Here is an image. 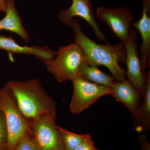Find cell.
Listing matches in <instances>:
<instances>
[{
    "instance_id": "obj_1",
    "label": "cell",
    "mask_w": 150,
    "mask_h": 150,
    "mask_svg": "<svg viewBox=\"0 0 150 150\" xmlns=\"http://www.w3.org/2000/svg\"><path fill=\"white\" fill-rule=\"evenodd\" d=\"M74 34V42L83 51L87 64L90 66L106 67L115 81L126 79V72L119 64L125 63L126 48L122 42L115 44H99L89 38L82 30L79 20L73 18L70 23Z\"/></svg>"
},
{
    "instance_id": "obj_2",
    "label": "cell",
    "mask_w": 150,
    "mask_h": 150,
    "mask_svg": "<svg viewBox=\"0 0 150 150\" xmlns=\"http://www.w3.org/2000/svg\"><path fill=\"white\" fill-rule=\"evenodd\" d=\"M19 109L28 122L56 117V103L36 79L11 81L7 83Z\"/></svg>"
},
{
    "instance_id": "obj_3",
    "label": "cell",
    "mask_w": 150,
    "mask_h": 150,
    "mask_svg": "<svg viewBox=\"0 0 150 150\" xmlns=\"http://www.w3.org/2000/svg\"><path fill=\"white\" fill-rule=\"evenodd\" d=\"M85 62L82 51L74 42L60 47L54 59L44 64L56 80L62 83L72 81L79 76L80 69Z\"/></svg>"
},
{
    "instance_id": "obj_4",
    "label": "cell",
    "mask_w": 150,
    "mask_h": 150,
    "mask_svg": "<svg viewBox=\"0 0 150 150\" xmlns=\"http://www.w3.org/2000/svg\"><path fill=\"white\" fill-rule=\"evenodd\" d=\"M0 110L5 118L8 132V150H13L29 128L30 123L19 109L7 84L0 88Z\"/></svg>"
},
{
    "instance_id": "obj_5",
    "label": "cell",
    "mask_w": 150,
    "mask_h": 150,
    "mask_svg": "<svg viewBox=\"0 0 150 150\" xmlns=\"http://www.w3.org/2000/svg\"><path fill=\"white\" fill-rule=\"evenodd\" d=\"M72 81L73 93L70 101L69 110L72 114H80L100 98L110 95V87L93 83L80 76Z\"/></svg>"
},
{
    "instance_id": "obj_6",
    "label": "cell",
    "mask_w": 150,
    "mask_h": 150,
    "mask_svg": "<svg viewBox=\"0 0 150 150\" xmlns=\"http://www.w3.org/2000/svg\"><path fill=\"white\" fill-rule=\"evenodd\" d=\"M56 117L38 118L30 122L36 150H65Z\"/></svg>"
},
{
    "instance_id": "obj_7",
    "label": "cell",
    "mask_w": 150,
    "mask_h": 150,
    "mask_svg": "<svg viewBox=\"0 0 150 150\" xmlns=\"http://www.w3.org/2000/svg\"><path fill=\"white\" fill-rule=\"evenodd\" d=\"M97 17L105 22L113 34L123 43L129 38L132 28L134 16L125 7L108 8L100 6L96 10Z\"/></svg>"
},
{
    "instance_id": "obj_8",
    "label": "cell",
    "mask_w": 150,
    "mask_h": 150,
    "mask_svg": "<svg viewBox=\"0 0 150 150\" xmlns=\"http://www.w3.org/2000/svg\"><path fill=\"white\" fill-rule=\"evenodd\" d=\"M137 33L138 31L132 28L129 38L123 43L126 52L125 64L127 67L126 75L128 81L142 98L145 89V73L142 69L137 50Z\"/></svg>"
},
{
    "instance_id": "obj_9",
    "label": "cell",
    "mask_w": 150,
    "mask_h": 150,
    "mask_svg": "<svg viewBox=\"0 0 150 150\" xmlns=\"http://www.w3.org/2000/svg\"><path fill=\"white\" fill-rule=\"evenodd\" d=\"M92 0H73L69 8L60 11L58 14L59 20L63 24L70 27L73 18L79 17L85 21L93 30L95 35L99 40L107 43L106 36L100 28L92 8Z\"/></svg>"
},
{
    "instance_id": "obj_10",
    "label": "cell",
    "mask_w": 150,
    "mask_h": 150,
    "mask_svg": "<svg viewBox=\"0 0 150 150\" xmlns=\"http://www.w3.org/2000/svg\"><path fill=\"white\" fill-rule=\"evenodd\" d=\"M0 50H5L10 54L33 55L44 64L52 60L56 56V51L48 46H21L10 36L0 35Z\"/></svg>"
},
{
    "instance_id": "obj_11",
    "label": "cell",
    "mask_w": 150,
    "mask_h": 150,
    "mask_svg": "<svg viewBox=\"0 0 150 150\" xmlns=\"http://www.w3.org/2000/svg\"><path fill=\"white\" fill-rule=\"evenodd\" d=\"M110 88V95L123 104L133 116L142 99L138 91L126 79L114 81Z\"/></svg>"
},
{
    "instance_id": "obj_12",
    "label": "cell",
    "mask_w": 150,
    "mask_h": 150,
    "mask_svg": "<svg viewBox=\"0 0 150 150\" xmlns=\"http://www.w3.org/2000/svg\"><path fill=\"white\" fill-rule=\"evenodd\" d=\"M141 18L133 23L132 25L139 32L142 38L140 48V61L142 69L144 73L146 69L150 67V8L142 6Z\"/></svg>"
},
{
    "instance_id": "obj_13",
    "label": "cell",
    "mask_w": 150,
    "mask_h": 150,
    "mask_svg": "<svg viewBox=\"0 0 150 150\" xmlns=\"http://www.w3.org/2000/svg\"><path fill=\"white\" fill-rule=\"evenodd\" d=\"M145 89L136 112L133 115V123L136 131L144 132L150 128V73L145 72Z\"/></svg>"
},
{
    "instance_id": "obj_14",
    "label": "cell",
    "mask_w": 150,
    "mask_h": 150,
    "mask_svg": "<svg viewBox=\"0 0 150 150\" xmlns=\"http://www.w3.org/2000/svg\"><path fill=\"white\" fill-rule=\"evenodd\" d=\"M6 16L0 20V31L6 30L17 34L28 43L29 36L25 29L21 19L18 12L15 6L16 0H6Z\"/></svg>"
},
{
    "instance_id": "obj_15",
    "label": "cell",
    "mask_w": 150,
    "mask_h": 150,
    "mask_svg": "<svg viewBox=\"0 0 150 150\" xmlns=\"http://www.w3.org/2000/svg\"><path fill=\"white\" fill-rule=\"evenodd\" d=\"M79 76L93 83L110 87L115 79L110 75L105 74L96 66H90L84 63L81 67Z\"/></svg>"
},
{
    "instance_id": "obj_16",
    "label": "cell",
    "mask_w": 150,
    "mask_h": 150,
    "mask_svg": "<svg viewBox=\"0 0 150 150\" xmlns=\"http://www.w3.org/2000/svg\"><path fill=\"white\" fill-rule=\"evenodd\" d=\"M63 139L65 150H74L83 140L85 134H75L58 126Z\"/></svg>"
},
{
    "instance_id": "obj_17",
    "label": "cell",
    "mask_w": 150,
    "mask_h": 150,
    "mask_svg": "<svg viewBox=\"0 0 150 150\" xmlns=\"http://www.w3.org/2000/svg\"><path fill=\"white\" fill-rule=\"evenodd\" d=\"M13 150H36L32 132L29 127L19 140Z\"/></svg>"
},
{
    "instance_id": "obj_18",
    "label": "cell",
    "mask_w": 150,
    "mask_h": 150,
    "mask_svg": "<svg viewBox=\"0 0 150 150\" xmlns=\"http://www.w3.org/2000/svg\"><path fill=\"white\" fill-rule=\"evenodd\" d=\"M0 150H8V132L5 118L0 110Z\"/></svg>"
},
{
    "instance_id": "obj_19",
    "label": "cell",
    "mask_w": 150,
    "mask_h": 150,
    "mask_svg": "<svg viewBox=\"0 0 150 150\" xmlns=\"http://www.w3.org/2000/svg\"><path fill=\"white\" fill-rule=\"evenodd\" d=\"M74 150H98L94 144L93 141L89 134H86L85 137Z\"/></svg>"
},
{
    "instance_id": "obj_20",
    "label": "cell",
    "mask_w": 150,
    "mask_h": 150,
    "mask_svg": "<svg viewBox=\"0 0 150 150\" xmlns=\"http://www.w3.org/2000/svg\"><path fill=\"white\" fill-rule=\"evenodd\" d=\"M6 0H0V12H6Z\"/></svg>"
},
{
    "instance_id": "obj_21",
    "label": "cell",
    "mask_w": 150,
    "mask_h": 150,
    "mask_svg": "<svg viewBox=\"0 0 150 150\" xmlns=\"http://www.w3.org/2000/svg\"><path fill=\"white\" fill-rule=\"evenodd\" d=\"M142 4V6L150 8V0H143Z\"/></svg>"
},
{
    "instance_id": "obj_22",
    "label": "cell",
    "mask_w": 150,
    "mask_h": 150,
    "mask_svg": "<svg viewBox=\"0 0 150 150\" xmlns=\"http://www.w3.org/2000/svg\"><path fill=\"white\" fill-rule=\"evenodd\" d=\"M149 150V149H147V150ZM142 150H146V149H143Z\"/></svg>"
}]
</instances>
